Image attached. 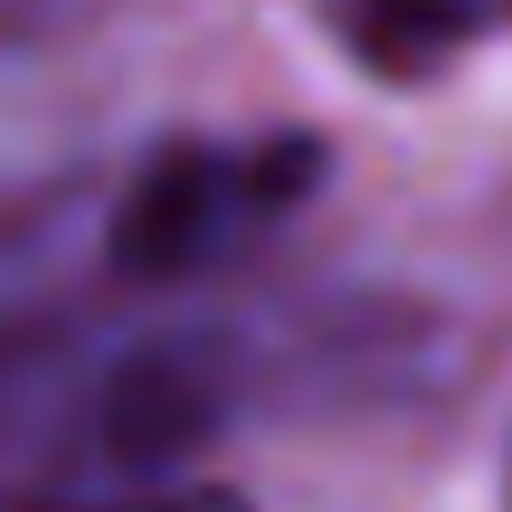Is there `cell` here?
<instances>
[{
	"instance_id": "7a4b0ae2",
	"label": "cell",
	"mask_w": 512,
	"mask_h": 512,
	"mask_svg": "<svg viewBox=\"0 0 512 512\" xmlns=\"http://www.w3.org/2000/svg\"><path fill=\"white\" fill-rule=\"evenodd\" d=\"M475 10L484 0H342V38L380 76H418L475 29Z\"/></svg>"
},
{
	"instance_id": "3957f363",
	"label": "cell",
	"mask_w": 512,
	"mask_h": 512,
	"mask_svg": "<svg viewBox=\"0 0 512 512\" xmlns=\"http://www.w3.org/2000/svg\"><path fill=\"white\" fill-rule=\"evenodd\" d=\"M133 512H247L238 494H152V503H133Z\"/></svg>"
},
{
	"instance_id": "6da1fadb",
	"label": "cell",
	"mask_w": 512,
	"mask_h": 512,
	"mask_svg": "<svg viewBox=\"0 0 512 512\" xmlns=\"http://www.w3.org/2000/svg\"><path fill=\"white\" fill-rule=\"evenodd\" d=\"M313 171V152H162L114 209V266L124 275H200L209 256L238 238L247 219H266L294 181Z\"/></svg>"
}]
</instances>
